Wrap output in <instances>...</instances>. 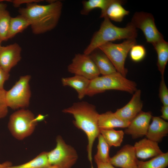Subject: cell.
I'll use <instances>...</instances> for the list:
<instances>
[{
	"label": "cell",
	"instance_id": "cell-1",
	"mask_svg": "<svg viewBox=\"0 0 168 168\" xmlns=\"http://www.w3.org/2000/svg\"><path fill=\"white\" fill-rule=\"evenodd\" d=\"M49 1V4L41 5L37 2L26 4L18 12L29 21L32 32L35 35L45 33L57 26L61 15L63 3L59 1Z\"/></svg>",
	"mask_w": 168,
	"mask_h": 168
},
{
	"label": "cell",
	"instance_id": "cell-2",
	"mask_svg": "<svg viewBox=\"0 0 168 168\" xmlns=\"http://www.w3.org/2000/svg\"><path fill=\"white\" fill-rule=\"evenodd\" d=\"M64 113L72 114L75 119L74 125L83 130L88 140V157L92 164L93 145L96 138L100 134L98 125L99 115L95 106L86 101L75 103L72 105L62 110Z\"/></svg>",
	"mask_w": 168,
	"mask_h": 168
},
{
	"label": "cell",
	"instance_id": "cell-3",
	"mask_svg": "<svg viewBox=\"0 0 168 168\" xmlns=\"http://www.w3.org/2000/svg\"><path fill=\"white\" fill-rule=\"evenodd\" d=\"M137 29L130 22L124 27L114 25L107 17L104 18L100 28L93 36L84 54H90L100 46L106 43L121 39H135Z\"/></svg>",
	"mask_w": 168,
	"mask_h": 168
},
{
	"label": "cell",
	"instance_id": "cell-4",
	"mask_svg": "<svg viewBox=\"0 0 168 168\" xmlns=\"http://www.w3.org/2000/svg\"><path fill=\"white\" fill-rule=\"evenodd\" d=\"M37 123L34 114L31 111L21 109L11 115L7 127L14 138L22 140L33 133Z\"/></svg>",
	"mask_w": 168,
	"mask_h": 168
},
{
	"label": "cell",
	"instance_id": "cell-5",
	"mask_svg": "<svg viewBox=\"0 0 168 168\" xmlns=\"http://www.w3.org/2000/svg\"><path fill=\"white\" fill-rule=\"evenodd\" d=\"M136 43L135 39H127L119 44L108 42L98 48L108 57L117 71L126 77L128 70L125 67V60L130 49Z\"/></svg>",
	"mask_w": 168,
	"mask_h": 168
},
{
	"label": "cell",
	"instance_id": "cell-6",
	"mask_svg": "<svg viewBox=\"0 0 168 168\" xmlns=\"http://www.w3.org/2000/svg\"><path fill=\"white\" fill-rule=\"evenodd\" d=\"M31 76H21L12 88L6 91V100L8 107L15 110L29 106L31 96L29 82Z\"/></svg>",
	"mask_w": 168,
	"mask_h": 168
},
{
	"label": "cell",
	"instance_id": "cell-7",
	"mask_svg": "<svg viewBox=\"0 0 168 168\" xmlns=\"http://www.w3.org/2000/svg\"><path fill=\"white\" fill-rule=\"evenodd\" d=\"M56 142L55 148L47 152L50 165L59 168H71L78 159L77 152L73 147L66 144L59 135L57 137Z\"/></svg>",
	"mask_w": 168,
	"mask_h": 168
},
{
	"label": "cell",
	"instance_id": "cell-8",
	"mask_svg": "<svg viewBox=\"0 0 168 168\" xmlns=\"http://www.w3.org/2000/svg\"><path fill=\"white\" fill-rule=\"evenodd\" d=\"M136 29H140L143 32L147 42L152 44L164 39L162 34L156 25L152 14L143 12H136L130 22Z\"/></svg>",
	"mask_w": 168,
	"mask_h": 168
},
{
	"label": "cell",
	"instance_id": "cell-9",
	"mask_svg": "<svg viewBox=\"0 0 168 168\" xmlns=\"http://www.w3.org/2000/svg\"><path fill=\"white\" fill-rule=\"evenodd\" d=\"M68 71L75 75L91 80L99 76V72L89 55L84 54H75L68 67Z\"/></svg>",
	"mask_w": 168,
	"mask_h": 168
},
{
	"label": "cell",
	"instance_id": "cell-10",
	"mask_svg": "<svg viewBox=\"0 0 168 168\" xmlns=\"http://www.w3.org/2000/svg\"><path fill=\"white\" fill-rule=\"evenodd\" d=\"M100 84L104 92L107 90H115L133 94L137 90V84L127 79L119 72H115L99 76Z\"/></svg>",
	"mask_w": 168,
	"mask_h": 168
},
{
	"label": "cell",
	"instance_id": "cell-11",
	"mask_svg": "<svg viewBox=\"0 0 168 168\" xmlns=\"http://www.w3.org/2000/svg\"><path fill=\"white\" fill-rule=\"evenodd\" d=\"M151 112L141 111L130 123L124 133L136 139L146 136L152 118Z\"/></svg>",
	"mask_w": 168,
	"mask_h": 168
},
{
	"label": "cell",
	"instance_id": "cell-12",
	"mask_svg": "<svg viewBox=\"0 0 168 168\" xmlns=\"http://www.w3.org/2000/svg\"><path fill=\"white\" fill-rule=\"evenodd\" d=\"M21 48L16 43L2 46L0 50V67L9 73L21 59Z\"/></svg>",
	"mask_w": 168,
	"mask_h": 168
},
{
	"label": "cell",
	"instance_id": "cell-13",
	"mask_svg": "<svg viewBox=\"0 0 168 168\" xmlns=\"http://www.w3.org/2000/svg\"><path fill=\"white\" fill-rule=\"evenodd\" d=\"M138 161L133 146L128 144L110 157L109 162L113 166L121 168H137Z\"/></svg>",
	"mask_w": 168,
	"mask_h": 168
},
{
	"label": "cell",
	"instance_id": "cell-14",
	"mask_svg": "<svg viewBox=\"0 0 168 168\" xmlns=\"http://www.w3.org/2000/svg\"><path fill=\"white\" fill-rule=\"evenodd\" d=\"M141 91L137 90L130 101L122 108L118 109L115 114L123 120L130 123L142 111L143 103L141 99Z\"/></svg>",
	"mask_w": 168,
	"mask_h": 168
},
{
	"label": "cell",
	"instance_id": "cell-15",
	"mask_svg": "<svg viewBox=\"0 0 168 168\" xmlns=\"http://www.w3.org/2000/svg\"><path fill=\"white\" fill-rule=\"evenodd\" d=\"M133 147L137 157L143 159L155 157L163 153L158 143L147 138L136 142Z\"/></svg>",
	"mask_w": 168,
	"mask_h": 168
},
{
	"label": "cell",
	"instance_id": "cell-16",
	"mask_svg": "<svg viewBox=\"0 0 168 168\" xmlns=\"http://www.w3.org/2000/svg\"><path fill=\"white\" fill-rule=\"evenodd\" d=\"M146 135L147 138L158 143L168 133V123L159 117L152 116Z\"/></svg>",
	"mask_w": 168,
	"mask_h": 168
},
{
	"label": "cell",
	"instance_id": "cell-17",
	"mask_svg": "<svg viewBox=\"0 0 168 168\" xmlns=\"http://www.w3.org/2000/svg\"><path fill=\"white\" fill-rule=\"evenodd\" d=\"M129 124L121 119L111 111L99 115L98 125L100 130L115 128H126Z\"/></svg>",
	"mask_w": 168,
	"mask_h": 168
},
{
	"label": "cell",
	"instance_id": "cell-18",
	"mask_svg": "<svg viewBox=\"0 0 168 168\" xmlns=\"http://www.w3.org/2000/svg\"><path fill=\"white\" fill-rule=\"evenodd\" d=\"M98 50V51L97 49L95 50L89 55L97 68L100 74L102 76L106 75L117 72L108 57L99 49Z\"/></svg>",
	"mask_w": 168,
	"mask_h": 168
},
{
	"label": "cell",
	"instance_id": "cell-19",
	"mask_svg": "<svg viewBox=\"0 0 168 168\" xmlns=\"http://www.w3.org/2000/svg\"><path fill=\"white\" fill-rule=\"evenodd\" d=\"M90 81V80L84 77L77 75L62 78L61 79L63 86L71 87L76 91L80 100L82 99L86 95Z\"/></svg>",
	"mask_w": 168,
	"mask_h": 168
},
{
	"label": "cell",
	"instance_id": "cell-20",
	"mask_svg": "<svg viewBox=\"0 0 168 168\" xmlns=\"http://www.w3.org/2000/svg\"><path fill=\"white\" fill-rule=\"evenodd\" d=\"M124 2L121 0H113L106 9L105 17L116 22L122 21L124 16L129 12L122 6Z\"/></svg>",
	"mask_w": 168,
	"mask_h": 168
},
{
	"label": "cell",
	"instance_id": "cell-21",
	"mask_svg": "<svg viewBox=\"0 0 168 168\" xmlns=\"http://www.w3.org/2000/svg\"><path fill=\"white\" fill-rule=\"evenodd\" d=\"M152 44L157 54L158 69L161 76H164L168 61V43L163 39Z\"/></svg>",
	"mask_w": 168,
	"mask_h": 168
},
{
	"label": "cell",
	"instance_id": "cell-22",
	"mask_svg": "<svg viewBox=\"0 0 168 168\" xmlns=\"http://www.w3.org/2000/svg\"><path fill=\"white\" fill-rule=\"evenodd\" d=\"M30 26L28 20L23 16L20 15L15 17H11L7 36V40L21 33Z\"/></svg>",
	"mask_w": 168,
	"mask_h": 168
},
{
	"label": "cell",
	"instance_id": "cell-23",
	"mask_svg": "<svg viewBox=\"0 0 168 168\" xmlns=\"http://www.w3.org/2000/svg\"><path fill=\"white\" fill-rule=\"evenodd\" d=\"M113 0H89L82 2L83 7L81 11L82 15H86L94 9L99 8L101 10L100 17L104 18L107 8Z\"/></svg>",
	"mask_w": 168,
	"mask_h": 168
},
{
	"label": "cell",
	"instance_id": "cell-24",
	"mask_svg": "<svg viewBox=\"0 0 168 168\" xmlns=\"http://www.w3.org/2000/svg\"><path fill=\"white\" fill-rule=\"evenodd\" d=\"M50 166L48 160L47 152H43L26 163L16 166L11 165L4 168H46Z\"/></svg>",
	"mask_w": 168,
	"mask_h": 168
},
{
	"label": "cell",
	"instance_id": "cell-25",
	"mask_svg": "<svg viewBox=\"0 0 168 168\" xmlns=\"http://www.w3.org/2000/svg\"><path fill=\"white\" fill-rule=\"evenodd\" d=\"M100 132L110 147L120 146L122 142L124 134L123 130H116L114 128L101 129Z\"/></svg>",
	"mask_w": 168,
	"mask_h": 168
},
{
	"label": "cell",
	"instance_id": "cell-26",
	"mask_svg": "<svg viewBox=\"0 0 168 168\" xmlns=\"http://www.w3.org/2000/svg\"><path fill=\"white\" fill-rule=\"evenodd\" d=\"M168 165V152L146 161H138L137 168H166Z\"/></svg>",
	"mask_w": 168,
	"mask_h": 168
},
{
	"label": "cell",
	"instance_id": "cell-27",
	"mask_svg": "<svg viewBox=\"0 0 168 168\" xmlns=\"http://www.w3.org/2000/svg\"><path fill=\"white\" fill-rule=\"evenodd\" d=\"M7 7L6 4L0 2V38L2 41L7 40V36L12 17Z\"/></svg>",
	"mask_w": 168,
	"mask_h": 168
},
{
	"label": "cell",
	"instance_id": "cell-28",
	"mask_svg": "<svg viewBox=\"0 0 168 168\" xmlns=\"http://www.w3.org/2000/svg\"><path fill=\"white\" fill-rule=\"evenodd\" d=\"M97 138L98 140L97 150L94 157L95 160L103 163H110V157L109 156V150L110 147L100 133Z\"/></svg>",
	"mask_w": 168,
	"mask_h": 168
},
{
	"label": "cell",
	"instance_id": "cell-29",
	"mask_svg": "<svg viewBox=\"0 0 168 168\" xmlns=\"http://www.w3.org/2000/svg\"><path fill=\"white\" fill-rule=\"evenodd\" d=\"M129 52L131 59L136 62L142 60L146 54L145 48L143 46L136 44L131 48Z\"/></svg>",
	"mask_w": 168,
	"mask_h": 168
},
{
	"label": "cell",
	"instance_id": "cell-30",
	"mask_svg": "<svg viewBox=\"0 0 168 168\" xmlns=\"http://www.w3.org/2000/svg\"><path fill=\"white\" fill-rule=\"evenodd\" d=\"M159 97L163 105H168V89L165 81L164 76H161L159 89Z\"/></svg>",
	"mask_w": 168,
	"mask_h": 168
},
{
	"label": "cell",
	"instance_id": "cell-31",
	"mask_svg": "<svg viewBox=\"0 0 168 168\" xmlns=\"http://www.w3.org/2000/svg\"><path fill=\"white\" fill-rule=\"evenodd\" d=\"M6 91L4 89H0V119L6 117L8 112L6 100Z\"/></svg>",
	"mask_w": 168,
	"mask_h": 168
},
{
	"label": "cell",
	"instance_id": "cell-32",
	"mask_svg": "<svg viewBox=\"0 0 168 168\" xmlns=\"http://www.w3.org/2000/svg\"><path fill=\"white\" fill-rule=\"evenodd\" d=\"M9 73L5 71L0 67V89H4V85L5 82L7 80L9 77Z\"/></svg>",
	"mask_w": 168,
	"mask_h": 168
},
{
	"label": "cell",
	"instance_id": "cell-33",
	"mask_svg": "<svg viewBox=\"0 0 168 168\" xmlns=\"http://www.w3.org/2000/svg\"><path fill=\"white\" fill-rule=\"evenodd\" d=\"M40 0H15L13 1H10V2H12L14 6L16 7H18L21 4L32 2H40Z\"/></svg>",
	"mask_w": 168,
	"mask_h": 168
},
{
	"label": "cell",
	"instance_id": "cell-34",
	"mask_svg": "<svg viewBox=\"0 0 168 168\" xmlns=\"http://www.w3.org/2000/svg\"><path fill=\"white\" fill-rule=\"evenodd\" d=\"M161 115L160 118L166 120H168V105H163L161 107Z\"/></svg>",
	"mask_w": 168,
	"mask_h": 168
},
{
	"label": "cell",
	"instance_id": "cell-35",
	"mask_svg": "<svg viewBox=\"0 0 168 168\" xmlns=\"http://www.w3.org/2000/svg\"><path fill=\"white\" fill-rule=\"evenodd\" d=\"M97 168H116L110 163H103L98 161H95Z\"/></svg>",
	"mask_w": 168,
	"mask_h": 168
},
{
	"label": "cell",
	"instance_id": "cell-36",
	"mask_svg": "<svg viewBox=\"0 0 168 168\" xmlns=\"http://www.w3.org/2000/svg\"><path fill=\"white\" fill-rule=\"evenodd\" d=\"M46 116L41 114L38 115L37 117H35L36 121H41L44 120Z\"/></svg>",
	"mask_w": 168,
	"mask_h": 168
},
{
	"label": "cell",
	"instance_id": "cell-37",
	"mask_svg": "<svg viewBox=\"0 0 168 168\" xmlns=\"http://www.w3.org/2000/svg\"><path fill=\"white\" fill-rule=\"evenodd\" d=\"M10 166H11L10 163L7 162L2 164H0V168H4Z\"/></svg>",
	"mask_w": 168,
	"mask_h": 168
},
{
	"label": "cell",
	"instance_id": "cell-38",
	"mask_svg": "<svg viewBox=\"0 0 168 168\" xmlns=\"http://www.w3.org/2000/svg\"><path fill=\"white\" fill-rule=\"evenodd\" d=\"M46 168H59L56 166H51Z\"/></svg>",
	"mask_w": 168,
	"mask_h": 168
},
{
	"label": "cell",
	"instance_id": "cell-39",
	"mask_svg": "<svg viewBox=\"0 0 168 168\" xmlns=\"http://www.w3.org/2000/svg\"><path fill=\"white\" fill-rule=\"evenodd\" d=\"M2 40H1V39L0 38V50L2 46H1V42H2Z\"/></svg>",
	"mask_w": 168,
	"mask_h": 168
},
{
	"label": "cell",
	"instance_id": "cell-40",
	"mask_svg": "<svg viewBox=\"0 0 168 168\" xmlns=\"http://www.w3.org/2000/svg\"><path fill=\"white\" fill-rule=\"evenodd\" d=\"M2 1H3V0H0V2H2Z\"/></svg>",
	"mask_w": 168,
	"mask_h": 168
}]
</instances>
